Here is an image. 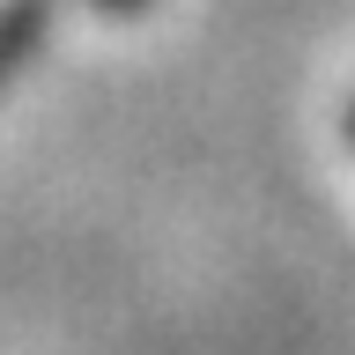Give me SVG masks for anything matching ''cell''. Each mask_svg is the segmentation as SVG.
Instances as JSON below:
<instances>
[{
	"label": "cell",
	"instance_id": "cell-1",
	"mask_svg": "<svg viewBox=\"0 0 355 355\" xmlns=\"http://www.w3.org/2000/svg\"><path fill=\"white\" fill-rule=\"evenodd\" d=\"M104 8H141V0H104Z\"/></svg>",
	"mask_w": 355,
	"mask_h": 355
}]
</instances>
